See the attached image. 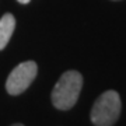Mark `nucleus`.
<instances>
[{
  "instance_id": "obj_6",
  "label": "nucleus",
  "mask_w": 126,
  "mask_h": 126,
  "mask_svg": "<svg viewBox=\"0 0 126 126\" xmlns=\"http://www.w3.org/2000/svg\"><path fill=\"white\" fill-rule=\"evenodd\" d=\"M11 126H24L23 123H14V125H11Z\"/></svg>"
},
{
  "instance_id": "obj_5",
  "label": "nucleus",
  "mask_w": 126,
  "mask_h": 126,
  "mask_svg": "<svg viewBox=\"0 0 126 126\" xmlns=\"http://www.w3.org/2000/svg\"><path fill=\"white\" fill-rule=\"evenodd\" d=\"M17 1H18V3H21V4H28L31 0H17Z\"/></svg>"
},
{
  "instance_id": "obj_2",
  "label": "nucleus",
  "mask_w": 126,
  "mask_h": 126,
  "mask_svg": "<svg viewBox=\"0 0 126 126\" xmlns=\"http://www.w3.org/2000/svg\"><path fill=\"white\" fill-rule=\"evenodd\" d=\"M122 112L121 95L115 90L102 93L91 108L90 119L94 126H113Z\"/></svg>"
},
{
  "instance_id": "obj_7",
  "label": "nucleus",
  "mask_w": 126,
  "mask_h": 126,
  "mask_svg": "<svg viewBox=\"0 0 126 126\" xmlns=\"http://www.w3.org/2000/svg\"><path fill=\"white\" fill-rule=\"evenodd\" d=\"M112 1H121V0H112Z\"/></svg>"
},
{
  "instance_id": "obj_4",
  "label": "nucleus",
  "mask_w": 126,
  "mask_h": 126,
  "mask_svg": "<svg viewBox=\"0 0 126 126\" xmlns=\"http://www.w3.org/2000/svg\"><path fill=\"white\" fill-rule=\"evenodd\" d=\"M14 28H16L14 16L11 13L3 14V17L0 18V50H3L7 46L14 32Z\"/></svg>"
},
{
  "instance_id": "obj_3",
  "label": "nucleus",
  "mask_w": 126,
  "mask_h": 126,
  "mask_svg": "<svg viewBox=\"0 0 126 126\" xmlns=\"http://www.w3.org/2000/svg\"><path fill=\"white\" fill-rule=\"evenodd\" d=\"M38 66L34 60L20 63L11 70L6 81V90L10 95H20L27 90L35 80Z\"/></svg>"
},
{
  "instance_id": "obj_1",
  "label": "nucleus",
  "mask_w": 126,
  "mask_h": 126,
  "mask_svg": "<svg viewBox=\"0 0 126 126\" xmlns=\"http://www.w3.org/2000/svg\"><path fill=\"white\" fill-rule=\"evenodd\" d=\"M83 88V76L77 70H67L55 84L50 98L53 107L59 111L72 109L79 101Z\"/></svg>"
}]
</instances>
